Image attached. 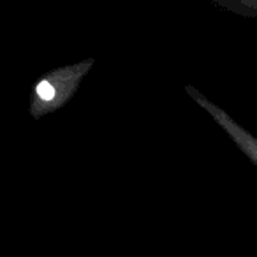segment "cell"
Segmentation results:
<instances>
[{
	"label": "cell",
	"instance_id": "cell-1",
	"mask_svg": "<svg viewBox=\"0 0 257 257\" xmlns=\"http://www.w3.org/2000/svg\"><path fill=\"white\" fill-rule=\"evenodd\" d=\"M37 95H39L43 100H51L55 97V88L50 85V83L43 81L37 85Z\"/></svg>",
	"mask_w": 257,
	"mask_h": 257
}]
</instances>
